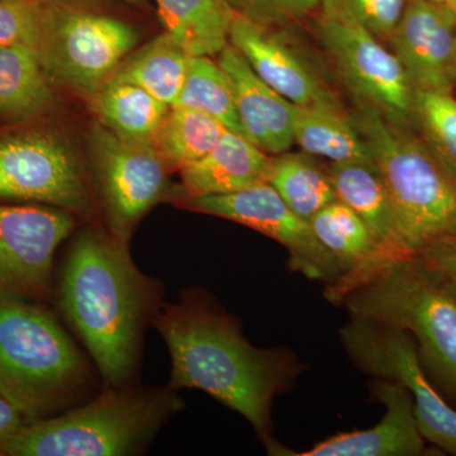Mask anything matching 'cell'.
Segmentation results:
<instances>
[{
  "label": "cell",
  "mask_w": 456,
  "mask_h": 456,
  "mask_svg": "<svg viewBox=\"0 0 456 456\" xmlns=\"http://www.w3.org/2000/svg\"><path fill=\"white\" fill-rule=\"evenodd\" d=\"M152 325L169 347L170 389L206 392L270 439L273 401L301 373L292 351L254 346L232 317L193 294L163 305Z\"/></svg>",
  "instance_id": "1"
},
{
  "label": "cell",
  "mask_w": 456,
  "mask_h": 456,
  "mask_svg": "<svg viewBox=\"0 0 456 456\" xmlns=\"http://www.w3.org/2000/svg\"><path fill=\"white\" fill-rule=\"evenodd\" d=\"M163 285L132 260L127 242L95 230L71 245L57 303L92 354L107 388L131 386L143 335L163 307Z\"/></svg>",
  "instance_id": "2"
},
{
  "label": "cell",
  "mask_w": 456,
  "mask_h": 456,
  "mask_svg": "<svg viewBox=\"0 0 456 456\" xmlns=\"http://www.w3.org/2000/svg\"><path fill=\"white\" fill-rule=\"evenodd\" d=\"M351 318L412 336L437 391L456 398V281L417 256L388 257L329 297Z\"/></svg>",
  "instance_id": "3"
},
{
  "label": "cell",
  "mask_w": 456,
  "mask_h": 456,
  "mask_svg": "<svg viewBox=\"0 0 456 456\" xmlns=\"http://www.w3.org/2000/svg\"><path fill=\"white\" fill-rule=\"evenodd\" d=\"M349 116L388 188L395 218L392 256L455 245L454 176L421 137L389 122L374 108L356 103Z\"/></svg>",
  "instance_id": "4"
},
{
  "label": "cell",
  "mask_w": 456,
  "mask_h": 456,
  "mask_svg": "<svg viewBox=\"0 0 456 456\" xmlns=\"http://www.w3.org/2000/svg\"><path fill=\"white\" fill-rule=\"evenodd\" d=\"M182 408L183 399L169 387L107 388L99 397L62 415L27 422L3 444L0 455L140 454Z\"/></svg>",
  "instance_id": "5"
},
{
  "label": "cell",
  "mask_w": 456,
  "mask_h": 456,
  "mask_svg": "<svg viewBox=\"0 0 456 456\" xmlns=\"http://www.w3.org/2000/svg\"><path fill=\"white\" fill-rule=\"evenodd\" d=\"M90 382L88 362L50 312L0 301V397L38 421L73 404Z\"/></svg>",
  "instance_id": "6"
},
{
  "label": "cell",
  "mask_w": 456,
  "mask_h": 456,
  "mask_svg": "<svg viewBox=\"0 0 456 456\" xmlns=\"http://www.w3.org/2000/svg\"><path fill=\"white\" fill-rule=\"evenodd\" d=\"M340 338L351 360L365 373L401 383L410 393L413 413L425 441L456 456V410L431 382L412 336L351 318Z\"/></svg>",
  "instance_id": "7"
},
{
  "label": "cell",
  "mask_w": 456,
  "mask_h": 456,
  "mask_svg": "<svg viewBox=\"0 0 456 456\" xmlns=\"http://www.w3.org/2000/svg\"><path fill=\"white\" fill-rule=\"evenodd\" d=\"M318 37L356 103L399 127H415V88L393 51L362 26L329 14L318 20Z\"/></svg>",
  "instance_id": "8"
},
{
  "label": "cell",
  "mask_w": 456,
  "mask_h": 456,
  "mask_svg": "<svg viewBox=\"0 0 456 456\" xmlns=\"http://www.w3.org/2000/svg\"><path fill=\"white\" fill-rule=\"evenodd\" d=\"M136 44V32L121 20L47 9L36 53L49 77L70 88L97 92Z\"/></svg>",
  "instance_id": "9"
},
{
  "label": "cell",
  "mask_w": 456,
  "mask_h": 456,
  "mask_svg": "<svg viewBox=\"0 0 456 456\" xmlns=\"http://www.w3.org/2000/svg\"><path fill=\"white\" fill-rule=\"evenodd\" d=\"M99 193L110 233L123 242L167 191V164L154 140L127 139L107 127L92 134Z\"/></svg>",
  "instance_id": "10"
},
{
  "label": "cell",
  "mask_w": 456,
  "mask_h": 456,
  "mask_svg": "<svg viewBox=\"0 0 456 456\" xmlns=\"http://www.w3.org/2000/svg\"><path fill=\"white\" fill-rule=\"evenodd\" d=\"M0 198L51 204L82 216L94 211L77 156L44 131L0 140Z\"/></svg>",
  "instance_id": "11"
},
{
  "label": "cell",
  "mask_w": 456,
  "mask_h": 456,
  "mask_svg": "<svg viewBox=\"0 0 456 456\" xmlns=\"http://www.w3.org/2000/svg\"><path fill=\"white\" fill-rule=\"evenodd\" d=\"M193 211L226 218L275 240L289 254V266L312 281L332 285L341 270L314 236L310 222L296 215L269 183L235 193L185 198Z\"/></svg>",
  "instance_id": "12"
},
{
  "label": "cell",
  "mask_w": 456,
  "mask_h": 456,
  "mask_svg": "<svg viewBox=\"0 0 456 456\" xmlns=\"http://www.w3.org/2000/svg\"><path fill=\"white\" fill-rule=\"evenodd\" d=\"M74 227L65 211L0 206V301L49 298L53 257Z\"/></svg>",
  "instance_id": "13"
},
{
  "label": "cell",
  "mask_w": 456,
  "mask_h": 456,
  "mask_svg": "<svg viewBox=\"0 0 456 456\" xmlns=\"http://www.w3.org/2000/svg\"><path fill=\"white\" fill-rule=\"evenodd\" d=\"M388 42L415 90L452 94L456 20L444 3L410 0Z\"/></svg>",
  "instance_id": "14"
},
{
  "label": "cell",
  "mask_w": 456,
  "mask_h": 456,
  "mask_svg": "<svg viewBox=\"0 0 456 456\" xmlns=\"http://www.w3.org/2000/svg\"><path fill=\"white\" fill-rule=\"evenodd\" d=\"M373 395L386 407L379 424L367 430L344 432L314 448L297 452L277 441H264L270 455L283 456H417L425 452V439L417 426L410 393L395 380L378 378Z\"/></svg>",
  "instance_id": "15"
},
{
  "label": "cell",
  "mask_w": 456,
  "mask_h": 456,
  "mask_svg": "<svg viewBox=\"0 0 456 456\" xmlns=\"http://www.w3.org/2000/svg\"><path fill=\"white\" fill-rule=\"evenodd\" d=\"M230 42L263 82L298 107L342 110L338 99L283 38L239 14H233Z\"/></svg>",
  "instance_id": "16"
},
{
  "label": "cell",
  "mask_w": 456,
  "mask_h": 456,
  "mask_svg": "<svg viewBox=\"0 0 456 456\" xmlns=\"http://www.w3.org/2000/svg\"><path fill=\"white\" fill-rule=\"evenodd\" d=\"M218 65L232 83L246 139L270 156L289 151L297 106L263 82L232 45L222 51Z\"/></svg>",
  "instance_id": "17"
},
{
  "label": "cell",
  "mask_w": 456,
  "mask_h": 456,
  "mask_svg": "<svg viewBox=\"0 0 456 456\" xmlns=\"http://www.w3.org/2000/svg\"><path fill=\"white\" fill-rule=\"evenodd\" d=\"M273 156L227 130L202 160L180 170L184 198L235 193L269 183Z\"/></svg>",
  "instance_id": "18"
},
{
  "label": "cell",
  "mask_w": 456,
  "mask_h": 456,
  "mask_svg": "<svg viewBox=\"0 0 456 456\" xmlns=\"http://www.w3.org/2000/svg\"><path fill=\"white\" fill-rule=\"evenodd\" d=\"M326 170L334 185L336 198L362 218L379 245L373 260L341 278L342 281H351L392 256L395 242V211L377 164L330 163Z\"/></svg>",
  "instance_id": "19"
},
{
  "label": "cell",
  "mask_w": 456,
  "mask_h": 456,
  "mask_svg": "<svg viewBox=\"0 0 456 456\" xmlns=\"http://www.w3.org/2000/svg\"><path fill=\"white\" fill-rule=\"evenodd\" d=\"M293 140L302 151L330 163L375 164L368 143L338 108L296 107Z\"/></svg>",
  "instance_id": "20"
},
{
  "label": "cell",
  "mask_w": 456,
  "mask_h": 456,
  "mask_svg": "<svg viewBox=\"0 0 456 456\" xmlns=\"http://www.w3.org/2000/svg\"><path fill=\"white\" fill-rule=\"evenodd\" d=\"M167 32L191 56L220 55L233 13L224 0H155Z\"/></svg>",
  "instance_id": "21"
},
{
  "label": "cell",
  "mask_w": 456,
  "mask_h": 456,
  "mask_svg": "<svg viewBox=\"0 0 456 456\" xmlns=\"http://www.w3.org/2000/svg\"><path fill=\"white\" fill-rule=\"evenodd\" d=\"M94 110L104 127L114 134L152 140L170 107L137 84L113 75L97 90Z\"/></svg>",
  "instance_id": "22"
},
{
  "label": "cell",
  "mask_w": 456,
  "mask_h": 456,
  "mask_svg": "<svg viewBox=\"0 0 456 456\" xmlns=\"http://www.w3.org/2000/svg\"><path fill=\"white\" fill-rule=\"evenodd\" d=\"M49 75L31 47H0V113L29 118L53 102Z\"/></svg>",
  "instance_id": "23"
},
{
  "label": "cell",
  "mask_w": 456,
  "mask_h": 456,
  "mask_svg": "<svg viewBox=\"0 0 456 456\" xmlns=\"http://www.w3.org/2000/svg\"><path fill=\"white\" fill-rule=\"evenodd\" d=\"M189 57L173 36L165 32L143 46L114 75L137 84L173 107L184 84Z\"/></svg>",
  "instance_id": "24"
},
{
  "label": "cell",
  "mask_w": 456,
  "mask_h": 456,
  "mask_svg": "<svg viewBox=\"0 0 456 456\" xmlns=\"http://www.w3.org/2000/svg\"><path fill=\"white\" fill-rule=\"evenodd\" d=\"M226 131L209 114L174 106L164 117L152 140L167 167L183 170L208 155Z\"/></svg>",
  "instance_id": "25"
},
{
  "label": "cell",
  "mask_w": 456,
  "mask_h": 456,
  "mask_svg": "<svg viewBox=\"0 0 456 456\" xmlns=\"http://www.w3.org/2000/svg\"><path fill=\"white\" fill-rule=\"evenodd\" d=\"M310 224L320 244L340 268L341 278L364 266L379 251L367 224L338 200L314 215Z\"/></svg>",
  "instance_id": "26"
},
{
  "label": "cell",
  "mask_w": 456,
  "mask_h": 456,
  "mask_svg": "<svg viewBox=\"0 0 456 456\" xmlns=\"http://www.w3.org/2000/svg\"><path fill=\"white\" fill-rule=\"evenodd\" d=\"M269 184L296 215L308 222L338 200L326 167H321L314 156L305 152L289 154L287 151L273 156Z\"/></svg>",
  "instance_id": "27"
},
{
  "label": "cell",
  "mask_w": 456,
  "mask_h": 456,
  "mask_svg": "<svg viewBox=\"0 0 456 456\" xmlns=\"http://www.w3.org/2000/svg\"><path fill=\"white\" fill-rule=\"evenodd\" d=\"M174 106L209 114L227 130L242 134L232 83L209 56L189 57L184 84Z\"/></svg>",
  "instance_id": "28"
},
{
  "label": "cell",
  "mask_w": 456,
  "mask_h": 456,
  "mask_svg": "<svg viewBox=\"0 0 456 456\" xmlns=\"http://www.w3.org/2000/svg\"><path fill=\"white\" fill-rule=\"evenodd\" d=\"M416 127L437 160L456 179V98L415 90Z\"/></svg>",
  "instance_id": "29"
},
{
  "label": "cell",
  "mask_w": 456,
  "mask_h": 456,
  "mask_svg": "<svg viewBox=\"0 0 456 456\" xmlns=\"http://www.w3.org/2000/svg\"><path fill=\"white\" fill-rule=\"evenodd\" d=\"M410 0H321L322 13L351 20L388 42Z\"/></svg>",
  "instance_id": "30"
},
{
  "label": "cell",
  "mask_w": 456,
  "mask_h": 456,
  "mask_svg": "<svg viewBox=\"0 0 456 456\" xmlns=\"http://www.w3.org/2000/svg\"><path fill=\"white\" fill-rule=\"evenodd\" d=\"M46 13L47 8L38 0H0V47L26 46L37 51Z\"/></svg>",
  "instance_id": "31"
},
{
  "label": "cell",
  "mask_w": 456,
  "mask_h": 456,
  "mask_svg": "<svg viewBox=\"0 0 456 456\" xmlns=\"http://www.w3.org/2000/svg\"><path fill=\"white\" fill-rule=\"evenodd\" d=\"M233 14L259 25L284 26L307 16L321 0H224Z\"/></svg>",
  "instance_id": "32"
},
{
  "label": "cell",
  "mask_w": 456,
  "mask_h": 456,
  "mask_svg": "<svg viewBox=\"0 0 456 456\" xmlns=\"http://www.w3.org/2000/svg\"><path fill=\"white\" fill-rule=\"evenodd\" d=\"M27 422L28 421L18 412L16 408L8 403L4 398L0 397V449L3 444L20 430Z\"/></svg>",
  "instance_id": "33"
},
{
  "label": "cell",
  "mask_w": 456,
  "mask_h": 456,
  "mask_svg": "<svg viewBox=\"0 0 456 456\" xmlns=\"http://www.w3.org/2000/svg\"><path fill=\"white\" fill-rule=\"evenodd\" d=\"M417 256L422 257L431 265L436 266L437 269L456 281V244L432 248V250L417 255Z\"/></svg>",
  "instance_id": "34"
},
{
  "label": "cell",
  "mask_w": 456,
  "mask_h": 456,
  "mask_svg": "<svg viewBox=\"0 0 456 456\" xmlns=\"http://www.w3.org/2000/svg\"><path fill=\"white\" fill-rule=\"evenodd\" d=\"M444 4L448 7L449 11L452 12V16H454L456 20V0H443Z\"/></svg>",
  "instance_id": "35"
},
{
  "label": "cell",
  "mask_w": 456,
  "mask_h": 456,
  "mask_svg": "<svg viewBox=\"0 0 456 456\" xmlns=\"http://www.w3.org/2000/svg\"><path fill=\"white\" fill-rule=\"evenodd\" d=\"M454 69H455V79H456V44H455V53H454Z\"/></svg>",
  "instance_id": "36"
},
{
  "label": "cell",
  "mask_w": 456,
  "mask_h": 456,
  "mask_svg": "<svg viewBox=\"0 0 456 456\" xmlns=\"http://www.w3.org/2000/svg\"><path fill=\"white\" fill-rule=\"evenodd\" d=\"M126 2H128V3H139L140 0H126Z\"/></svg>",
  "instance_id": "37"
},
{
  "label": "cell",
  "mask_w": 456,
  "mask_h": 456,
  "mask_svg": "<svg viewBox=\"0 0 456 456\" xmlns=\"http://www.w3.org/2000/svg\"><path fill=\"white\" fill-rule=\"evenodd\" d=\"M434 2H443V0H434Z\"/></svg>",
  "instance_id": "38"
}]
</instances>
